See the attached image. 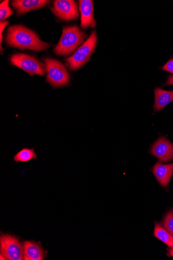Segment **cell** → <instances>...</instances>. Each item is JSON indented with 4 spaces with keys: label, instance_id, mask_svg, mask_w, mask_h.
Returning <instances> with one entry per match:
<instances>
[{
    "label": "cell",
    "instance_id": "1",
    "mask_svg": "<svg viewBox=\"0 0 173 260\" xmlns=\"http://www.w3.org/2000/svg\"><path fill=\"white\" fill-rule=\"evenodd\" d=\"M6 41L9 46L21 50L45 51L51 46L43 41L33 30L18 25L8 28Z\"/></svg>",
    "mask_w": 173,
    "mask_h": 260
},
{
    "label": "cell",
    "instance_id": "2",
    "mask_svg": "<svg viewBox=\"0 0 173 260\" xmlns=\"http://www.w3.org/2000/svg\"><path fill=\"white\" fill-rule=\"evenodd\" d=\"M87 38V35L77 26L64 27L60 40L54 52L59 56H70L85 42Z\"/></svg>",
    "mask_w": 173,
    "mask_h": 260
},
{
    "label": "cell",
    "instance_id": "3",
    "mask_svg": "<svg viewBox=\"0 0 173 260\" xmlns=\"http://www.w3.org/2000/svg\"><path fill=\"white\" fill-rule=\"evenodd\" d=\"M97 40L96 32L93 31L77 51L72 56L65 59L66 66L70 70H79L89 61L95 50Z\"/></svg>",
    "mask_w": 173,
    "mask_h": 260
},
{
    "label": "cell",
    "instance_id": "4",
    "mask_svg": "<svg viewBox=\"0 0 173 260\" xmlns=\"http://www.w3.org/2000/svg\"><path fill=\"white\" fill-rule=\"evenodd\" d=\"M46 68V82L52 86L58 88L67 85L70 76L66 68L60 61L49 58L43 59Z\"/></svg>",
    "mask_w": 173,
    "mask_h": 260
},
{
    "label": "cell",
    "instance_id": "5",
    "mask_svg": "<svg viewBox=\"0 0 173 260\" xmlns=\"http://www.w3.org/2000/svg\"><path fill=\"white\" fill-rule=\"evenodd\" d=\"M10 61L12 64L23 70L31 77L34 75L44 77L46 73L45 63L35 57L18 53L11 56Z\"/></svg>",
    "mask_w": 173,
    "mask_h": 260
},
{
    "label": "cell",
    "instance_id": "6",
    "mask_svg": "<svg viewBox=\"0 0 173 260\" xmlns=\"http://www.w3.org/2000/svg\"><path fill=\"white\" fill-rule=\"evenodd\" d=\"M1 254L6 259H24L23 246L19 240L14 236L9 234L2 235L0 239Z\"/></svg>",
    "mask_w": 173,
    "mask_h": 260
},
{
    "label": "cell",
    "instance_id": "7",
    "mask_svg": "<svg viewBox=\"0 0 173 260\" xmlns=\"http://www.w3.org/2000/svg\"><path fill=\"white\" fill-rule=\"evenodd\" d=\"M51 10L55 16L66 21L75 20L80 17L77 5L73 0H56Z\"/></svg>",
    "mask_w": 173,
    "mask_h": 260
},
{
    "label": "cell",
    "instance_id": "8",
    "mask_svg": "<svg viewBox=\"0 0 173 260\" xmlns=\"http://www.w3.org/2000/svg\"><path fill=\"white\" fill-rule=\"evenodd\" d=\"M150 153L160 162H169L173 159V144L165 137H161L153 145Z\"/></svg>",
    "mask_w": 173,
    "mask_h": 260
},
{
    "label": "cell",
    "instance_id": "9",
    "mask_svg": "<svg viewBox=\"0 0 173 260\" xmlns=\"http://www.w3.org/2000/svg\"><path fill=\"white\" fill-rule=\"evenodd\" d=\"M80 11L81 14V27L84 29L94 28L96 21L94 17L93 3L91 0H80Z\"/></svg>",
    "mask_w": 173,
    "mask_h": 260
},
{
    "label": "cell",
    "instance_id": "10",
    "mask_svg": "<svg viewBox=\"0 0 173 260\" xmlns=\"http://www.w3.org/2000/svg\"><path fill=\"white\" fill-rule=\"evenodd\" d=\"M49 3L47 0H14L11 5L17 14L21 15L46 7Z\"/></svg>",
    "mask_w": 173,
    "mask_h": 260
},
{
    "label": "cell",
    "instance_id": "11",
    "mask_svg": "<svg viewBox=\"0 0 173 260\" xmlns=\"http://www.w3.org/2000/svg\"><path fill=\"white\" fill-rule=\"evenodd\" d=\"M152 173L160 185L166 187L173 175V163L163 164L158 162L153 167Z\"/></svg>",
    "mask_w": 173,
    "mask_h": 260
},
{
    "label": "cell",
    "instance_id": "12",
    "mask_svg": "<svg viewBox=\"0 0 173 260\" xmlns=\"http://www.w3.org/2000/svg\"><path fill=\"white\" fill-rule=\"evenodd\" d=\"M24 260H44L46 252L40 244L33 241H25L23 243Z\"/></svg>",
    "mask_w": 173,
    "mask_h": 260
},
{
    "label": "cell",
    "instance_id": "13",
    "mask_svg": "<svg viewBox=\"0 0 173 260\" xmlns=\"http://www.w3.org/2000/svg\"><path fill=\"white\" fill-rule=\"evenodd\" d=\"M155 104L154 109L155 112L162 110L167 105L173 102V90L166 91L157 87L155 89Z\"/></svg>",
    "mask_w": 173,
    "mask_h": 260
},
{
    "label": "cell",
    "instance_id": "14",
    "mask_svg": "<svg viewBox=\"0 0 173 260\" xmlns=\"http://www.w3.org/2000/svg\"><path fill=\"white\" fill-rule=\"evenodd\" d=\"M154 235L156 238L165 244L168 247L173 248V235L158 223L155 224Z\"/></svg>",
    "mask_w": 173,
    "mask_h": 260
},
{
    "label": "cell",
    "instance_id": "15",
    "mask_svg": "<svg viewBox=\"0 0 173 260\" xmlns=\"http://www.w3.org/2000/svg\"><path fill=\"white\" fill-rule=\"evenodd\" d=\"M37 154L33 148H23L14 156V160L16 162H28L32 159L37 158Z\"/></svg>",
    "mask_w": 173,
    "mask_h": 260
},
{
    "label": "cell",
    "instance_id": "16",
    "mask_svg": "<svg viewBox=\"0 0 173 260\" xmlns=\"http://www.w3.org/2000/svg\"><path fill=\"white\" fill-rule=\"evenodd\" d=\"M9 0H6L0 5V18H1V21H4L13 14L12 10L9 7Z\"/></svg>",
    "mask_w": 173,
    "mask_h": 260
},
{
    "label": "cell",
    "instance_id": "17",
    "mask_svg": "<svg viewBox=\"0 0 173 260\" xmlns=\"http://www.w3.org/2000/svg\"><path fill=\"white\" fill-rule=\"evenodd\" d=\"M163 226L169 233L173 235V210L169 211L165 215L163 222Z\"/></svg>",
    "mask_w": 173,
    "mask_h": 260
},
{
    "label": "cell",
    "instance_id": "18",
    "mask_svg": "<svg viewBox=\"0 0 173 260\" xmlns=\"http://www.w3.org/2000/svg\"><path fill=\"white\" fill-rule=\"evenodd\" d=\"M161 69L173 74V59L168 60V62L161 68Z\"/></svg>",
    "mask_w": 173,
    "mask_h": 260
},
{
    "label": "cell",
    "instance_id": "19",
    "mask_svg": "<svg viewBox=\"0 0 173 260\" xmlns=\"http://www.w3.org/2000/svg\"><path fill=\"white\" fill-rule=\"evenodd\" d=\"M9 21L8 20L6 21H1V22H0V28H1V30H0L1 31V34H0V35H1V45L3 43V32L9 24Z\"/></svg>",
    "mask_w": 173,
    "mask_h": 260
},
{
    "label": "cell",
    "instance_id": "20",
    "mask_svg": "<svg viewBox=\"0 0 173 260\" xmlns=\"http://www.w3.org/2000/svg\"><path fill=\"white\" fill-rule=\"evenodd\" d=\"M164 85H173V76H169Z\"/></svg>",
    "mask_w": 173,
    "mask_h": 260
},
{
    "label": "cell",
    "instance_id": "21",
    "mask_svg": "<svg viewBox=\"0 0 173 260\" xmlns=\"http://www.w3.org/2000/svg\"><path fill=\"white\" fill-rule=\"evenodd\" d=\"M168 256H172L173 257V248H170L169 250H168Z\"/></svg>",
    "mask_w": 173,
    "mask_h": 260
}]
</instances>
